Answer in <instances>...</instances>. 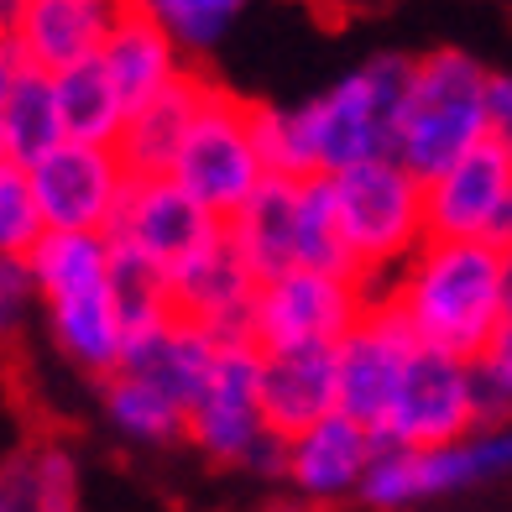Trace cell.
I'll use <instances>...</instances> for the list:
<instances>
[{
	"label": "cell",
	"mask_w": 512,
	"mask_h": 512,
	"mask_svg": "<svg viewBox=\"0 0 512 512\" xmlns=\"http://www.w3.org/2000/svg\"><path fill=\"white\" fill-rule=\"evenodd\" d=\"M377 298L403 319L413 345L455 361H481L507 314L502 251L481 241H424L408 267L377 288Z\"/></svg>",
	"instance_id": "6da1fadb"
},
{
	"label": "cell",
	"mask_w": 512,
	"mask_h": 512,
	"mask_svg": "<svg viewBox=\"0 0 512 512\" xmlns=\"http://www.w3.org/2000/svg\"><path fill=\"white\" fill-rule=\"evenodd\" d=\"M408 74H413L408 53H371L345 79L319 89L314 100L293 105V126H298L309 178H335V173L361 168V162L392 157Z\"/></svg>",
	"instance_id": "7a4b0ae2"
},
{
	"label": "cell",
	"mask_w": 512,
	"mask_h": 512,
	"mask_svg": "<svg viewBox=\"0 0 512 512\" xmlns=\"http://www.w3.org/2000/svg\"><path fill=\"white\" fill-rule=\"evenodd\" d=\"M486 89H492V68L465 48H434L424 58H413L392 162L408 168L418 183H434L460 157L486 147L492 142Z\"/></svg>",
	"instance_id": "3957f363"
},
{
	"label": "cell",
	"mask_w": 512,
	"mask_h": 512,
	"mask_svg": "<svg viewBox=\"0 0 512 512\" xmlns=\"http://www.w3.org/2000/svg\"><path fill=\"white\" fill-rule=\"evenodd\" d=\"M335 199V225L340 241L351 251L356 277L377 293L398 267H408V256L429 241L424 230V183L408 168H398L392 157L361 162L351 173L324 178Z\"/></svg>",
	"instance_id": "277c9868"
},
{
	"label": "cell",
	"mask_w": 512,
	"mask_h": 512,
	"mask_svg": "<svg viewBox=\"0 0 512 512\" xmlns=\"http://www.w3.org/2000/svg\"><path fill=\"white\" fill-rule=\"evenodd\" d=\"M189 445L215 465L283 481L288 439L262 413V351L256 345H220V361L189 408Z\"/></svg>",
	"instance_id": "5b68a950"
},
{
	"label": "cell",
	"mask_w": 512,
	"mask_h": 512,
	"mask_svg": "<svg viewBox=\"0 0 512 512\" xmlns=\"http://www.w3.org/2000/svg\"><path fill=\"white\" fill-rule=\"evenodd\" d=\"M168 178L183 183L209 215H220V220L236 215L267 183L262 152H256V136H251V100L230 95L225 84H209Z\"/></svg>",
	"instance_id": "8992f818"
},
{
	"label": "cell",
	"mask_w": 512,
	"mask_h": 512,
	"mask_svg": "<svg viewBox=\"0 0 512 512\" xmlns=\"http://www.w3.org/2000/svg\"><path fill=\"white\" fill-rule=\"evenodd\" d=\"M512 476V424L476 429L439 450H392L382 445L361 481V502L371 512H413L434 497H455L471 486Z\"/></svg>",
	"instance_id": "52a82bcc"
},
{
	"label": "cell",
	"mask_w": 512,
	"mask_h": 512,
	"mask_svg": "<svg viewBox=\"0 0 512 512\" xmlns=\"http://www.w3.org/2000/svg\"><path fill=\"white\" fill-rule=\"evenodd\" d=\"M371 293L361 277H335V272H309L293 267L283 277L256 288L251 309V345L262 356L277 351H335L371 309Z\"/></svg>",
	"instance_id": "ba28073f"
},
{
	"label": "cell",
	"mask_w": 512,
	"mask_h": 512,
	"mask_svg": "<svg viewBox=\"0 0 512 512\" xmlns=\"http://www.w3.org/2000/svg\"><path fill=\"white\" fill-rule=\"evenodd\" d=\"M105 241L131 251L136 262H147L162 283H173L194 256H204L209 246L225 241V220L209 215L173 178H131Z\"/></svg>",
	"instance_id": "9c48e42d"
},
{
	"label": "cell",
	"mask_w": 512,
	"mask_h": 512,
	"mask_svg": "<svg viewBox=\"0 0 512 512\" xmlns=\"http://www.w3.org/2000/svg\"><path fill=\"white\" fill-rule=\"evenodd\" d=\"M465 434H476L471 361H455L445 351L413 345L377 439L392 450H439V445H455Z\"/></svg>",
	"instance_id": "30bf717a"
},
{
	"label": "cell",
	"mask_w": 512,
	"mask_h": 512,
	"mask_svg": "<svg viewBox=\"0 0 512 512\" xmlns=\"http://www.w3.org/2000/svg\"><path fill=\"white\" fill-rule=\"evenodd\" d=\"M424 230L429 241H481L512 246V152L486 142L460 157L434 183H424Z\"/></svg>",
	"instance_id": "8fae6325"
},
{
	"label": "cell",
	"mask_w": 512,
	"mask_h": 512,
	"mask_svg": "<svg viewBox=\"0 0 512 512\" xmlns=\"http://www.w3.org/2000/svg\"><path fill=\"white\" fill-rule=\"evenodd\" d=\"M27 178L42 230H58V236H105L131 183L115 147H79V142H63L58 152H48Z\"/></svg>",
	"instance_id": "7c38bea8"
},
{
	"label": "cell",
	"mask_w": 512,
	"mask_h": 512,
	"mask_svg": "<svg viewBox=\"0 0 512 512\" xmlns=\"http://www.w3.org/2000/svg\"><path fill=\"white\" fill-rule=\"evenodd\" d=\"M408 351H413V335L403 330V319L382 298H371L361 324L335 345V408L377 434L408 366Z\"/></svg>",
	"instance_id": "4fadbf2b"
},
{
	"label": "cell",
	"mask_w": 512,
	"mask_h": 512,
	"mask_svg": "<svg viewBox=\"0 0 512 512\" xmlns=\"http://www.w3.org/2000/svg\"><path fill=\"white\" fill-rule=\"evenodd\" d=\"M377 450H382V439L366 424H356L345 413H330L288 439L283 481L293 486V502H304V507H330L345 497H361V481L371 471V460H377Z\"/></svg>",
	"instance_id": "5bb4252c"
},
{
	"label": "cell",
	"mask_w": 512,
	"mask_h": 512,
	"mask_svg": "<svg viewBox=\"0 0 512 512\" xmlns=\"http://www.w3.org/2000/svg\"><path fill=\"white\" fill-rule=\"evenodd\" d=\"M115 6L105 0H21L11 21V48L37 74H68L89 58H100Z\"/></svg>",
	"instance_id": "9a60e30c"
},
{
	"label": "cell",
	"mask_w": 512,
	"mask_h": 512,
	"mask_svg": "<svg viewBox=\"0 0 512 512\" xmlns=\"http://www.w3.org/2000/svg\"><path fill=\"white\" fill-rule=\"evenodd\" d=\"M256 277L241 267V256L230 251V241L209 246L194 256L173 283H168V304L178 319L209 330L220 345H251V309H256Z\"/></svg>",
	"instance_id": "2e32d148"
},
{
	"label": "cell",
	"mask_w": 512,
	"mask_h": 512,
	"mask_svg": "<svg viewBox=\"0 0 512 512\" xmlns=\"http://www.w3.org/2000/svg\"><path fill=\"white\" fill-rule=\"evenodd\" d=\"M100 68L110 74L126 110H142L147 100H157L162 89L178 84L199 63H189L173 48L168 32L157 27V16L147 6H115V21H110L105 48H100Z\"/></svg>",
	"instance_id": "e0dca14e"
},
{
	"label": "cell",
	"mask_w": 512,
	"mask_h": 512,
	"mask_svg": "<svg viewBox=\"0 0 512 512\" xmlns=\"http://www.w3.org/2000/svg\"><path fill=\"white\" fill-rule=\"evenodd\" d=\"M225 241L256 283H272L298 267V183L267 178L236 215L225 220Z\"/></svg>",
	"instance_id": "ac0fdd59"
},
{
	"label": "cell",
	"mask_w": 512,
	"mask_h": 512,
	"mask_svg": "<svg viewBox=\"0 0 512 512\" xmlns=\"http://www.w3.org/2000/svg\"><path fill=\"white\" fill-rule=\"evenodd\" d=\"M215 361H220V340L209 335V330H199V324L173 314V319H162L157 330L126 340L121 371H126V377H142V382L162 387L183 408H194V398L204 392Z\"/></svg>",
	"instance_id": "d6986e66"
},
{
	"label": "cell",
	"mask_w": 512,
	"mask_h": 512,
	"mask_svg": "<svg viewBox=\"0 0 512 512\" xmlns=\"http://www.w3.org/2000/svg\"><path fill=\"white\" fill-rule=\"evenodd\" d=\"M209 84L215 79H209L204 68H189V74H183L178 84H168L157 100L131 110V121L121 131V147H115L131 178H168L173 173V157H178L183 136H189V126H194Z\"/></svg>",
	"instance_id": "ffe728a7"
},
{
	"label": "cell",
	"mask_w": 512,
	"mask_h": 512,
	"mask_svg": "<svg viewBox=\"0 0 512 512\" xmlns=\"http://www.w3.org/2000/svg\"><path fill=\"white\" fill-rule=\"evenodd\" d=\"M48 330L58 340V351L74 361L89 377L110 382L126 361V324L115 314V293H110V277L105 283H89L74 293H58L48 298Z\"/></svg>",
	"instance_id": "44dd1931"
},
{
	"label": "cell",
	"mask_w": 512,
	"mask_h": 512,
	"mask_svg": "<svg viewBox=\"0 0 512 512\" xmlns=\"http://www.w3.org/2000/svg\"><path fill=\"white\" fill-rule=\"evenodd\" d=\"M262 413L267 424L293 439L335 408V351H277L262 356Z\"/></svg>",
	"instance_id": "7402d4cb"
},
{
	"label": "cell",
	"mask_w": 512,
	"mask_h": 512,
	"mask_svg": "<svg viewBox=\"0 0 512 512\" xmlns=\"http://www.w3.org/2000/svg\"><path fill=\"white\" fill-rule=\"evenodd\" d=\"M53 95H58V121H63V142H79V147H121V131L131 121L126 100L115 95L110 74L100 68V58H89L79 68L53 79Z\"/></svg>",
	"instance_id": "603a6c76"
},
{
	"label": "cell",
	"mask_w": 512,
	"mask_h": 512,
	"mask_svg": "<svg viewBox=\"0 0 512 512\" xmlns=\"http://www.w3.org/2000/svg\"><path fill=\"white\" fill-rule=\"evenodd\" d=\"M100 403H105V418L115 424V434H126L131 445H178L189 439V408L178 398H168L162 387L142 382V377H126L115 371L110 382H100Z\"/></svg>",
	"instance_id": "cb8c5ba5"
},
{
	"label": "cell",
	"mask_w": 512,
	"mask_h": 512,
	"mask_svg": "<svg viewBox=\"0 0 512 512\" xmlns=\"http://www.w3.org/2000/svg\"><path fill=\"white\" fill-rule=\"evenodd\" d=\"M63 147V121H58V95L53 79L37 74V68L21 63L11 105H6V126H0V157L16 162V168H37L48 152Z\"/></svg>",
	"instance_id": "d4e9b609"
},
{
	"label": "cell",
	"mask_w": 512,
	"mask_h": 512,
	"mask_svg": "<svg viewBox=\"0 0 512 512\" xmlns=\"http://www.w3.org/2000/svg\"><path fill=\"white\" fill-rule=\"evenodd\" d=\"M27 272L37 288V304H48L58 293H74L110 277V241L105 236H58L42 230V241L27 251Z\"/></svg>",
	"instance_id": "484cf974"
},
{
	"label": "cell",
	"mask_w": 512,
	"mask_h": 512,
	"mask_svg": "<svg viewBox=\"0 0 512 512\" xmlns=\"http://www.w3.org/2000/svg\"><path fill=\"white\" fill-rule=\"evenodd\" d=\"M298 267H309V272H335V277H356L351 251H345L340 225H335L330 183H324V178L298 183Z\"/></svg>",
	"instance_id": "4316f807"
},
{
	"label": "cell",
	"mask_w": 512,
	"mask_h": 512,
	"mask_svg": "<svg viewBox=\"0 0 512 512\" xmlns=\"http://www.w3.org/2000/svg\"><path fill=\"white\" fill-rule=\"evenodd\" d=\"M147 11L157 16V27L168 32L173 48L194 63L230 37V27L241 16V0H152Z\"/></svg>",
	"instance_id": "83f0119b"
},
{
	"label": "cell",
	"mask_w": 512,
	"mask_h": 512,
	"mask_svg": "<svg viewBox=\"0 0 512 512\" xmlns=\"http://www.w3.org/2000/svg\"><path fill=\"white\" fill-rule=\"evenodd\" d=\"M251 136H256V152H262V168H267V178H293V183H309L304 147H298V126H293V105H267V100H251Z\"/></svg>",
	"instance_id": "f1b7e54d"
},
{
	"label": "cell",
	"mask_w": 512,
	"mask_h": 512,
	"mask_svg": "<svg viewBox=\"0 0 512 512\" xmlns=\"http://www.w3.org/2000/svg\"><path fill=\"white\" fill-rule=\"evenodd\" d=\"M42 241V220L32 204V178L27 168L0 157V256H27Z\"/></svg>",
	"instance_id": "f546056e"
},
{
	"label": "cell",
	"mask_w": 512,
	"mask_h": 512,
	"mask_svg": "<svg viewBox=\"0 0 512 512\" xmlns=\"http://www.w3.org/2000/svg\"><path fill=\"white\" fill-rule=\"evenodd\" d=\"M32 455H37V497H42L37 512H79V460H74V450L58 445V439H37Z\"/></svg>",
	"instance_id": "4dcf8cb0"
},
{
	"label": "cell",
	"mask_w": 512,
	"mask_h": 512,
	"mask_svg": "<svg viewBox=\"0 0 512 512\" xmlns=\"http://www.w3.org/2000/svg\"><path fill=\"white\" fill-rule=\"evenodd\" d=\"M32 309H37V288H32L27 256H0V340H11Z\"/></svg>",
	"instance_id": "1f68e13d"
},
{
	"label": "cell",
	"mask_w": 512,
	"mask_h": 512,
	"mask_svg": "<svg viewBox=\"0 0 512 512\" xmlns=\"http://www.w3.org/2000/svg\"><path fill=\"white\" fill-rule=\"evenodd\" d=\"M37 455L32 445L0 460V512H37Z\"/></svg>",
	"instance_id": "d6a6232c"
},
{
	"label": "cell",
	"mask_w": 512,
	"mask_h": 512,
	"mask_svg": "<svg viewBox=\"0 0 512 512\" xmlns=\"http://www.w3.org/2000/svg\"><path fill=\"white\" fill-rule=\"evenodd\" d=\"M486 121H492V142L512 152V74H492V89H486Z\"/></svg>",
	"instance_id": "836d02e7"
},
{
	"label": "cell",
	"mask_w": 512,
	"mask_h": 512,
	"mask_svg": "<svg viewBox=\"0 0 512 512\" xmlns=\"http://www.w3.org/2000/svg\"><path fill=\"white\" fill-rule=\"evenodd\" d=\"M16 74H21V58H16V48H11V37L0 32V126H6V105H11Z\"/></svg>",
	"instance_id": "e575fe53"
},
{
	"label": "cell",
	"mask_w": 512,
	"mask_h": 512,
	"mask_svg": "<svg viewBox=\"0 0 512 512\" xmlns=\"http://www.w3.org/2000/svg\"><path fill=\"white\" fill-rule=\"evenodd\" d=\"M262 512H314V507H304V502L288 497V502H272V507H262Z\"/></svg>",
	"instance_id": "d590c367"
},
{
	"label": "cell",
	"mask_w": 512,
	"mask_h": 512,
	"mask_svg": "<svg viewBox=\"0 0 512 512\" xmlns=\"http://www.w3.org/2000/svg\"><path fill=\"white\" fill-rule=\"evenodd\" d=\"M502 277H507V304H512V246L502 251Z\"/></svg>",
	"instance_id": "8d00e7d4"
}]
</instances>
